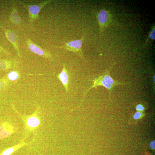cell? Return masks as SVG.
Masks as SVG:
<instances>
[{
    "mask_svg": "<svg viewBox=\"0 0 155 155\" xmlns=\"http://www.w3.org/2000/svg\"><path fill=\"white\" fill-rule=\"evenodd\" d=\"M52 1H53L51 0H45L34 5L28 4L22 2H19L24 7L27 9L30 22L32 23L38 18L39 14L41 9Z\"/></svg>",
    "mask_w": 155,
    "mask_h": 155,
    "instance_id": "2",
    "label": "cell"
},
{
    "mask_svg": "<svg viewBox=\"0 0 155 155\" xmlns=\"http://www.w3.org/2000/svg\"><path fill=\"white\" fill-rule=\"evenodd\" d=\"M27 125L30 127L34 128L37 126L39 124V119L36 117H32L29 118L27 120Z\"/></svg>",
    "mask_w": 155,
    "mask_h": 155,
    "instance_id": "11",
    "label": "cell"
},
{
    "mask_svg": "<svg viewBox=\"0 0 155 155\" xmlns=\"http://www.w3.org/2000/svg\"><path fill=\"white\" fill-rule=\"evenodd\" d=\"M84 34L80 39L72 40L65 43L61 46H54V47L62 48L66 50L74 53L82 59H84V55L82 50V47L85 38Z\"/></svg>",
    "mask_w": 155,
    "mask_h": 155,
    "instance_id": "3",
    "label": "cell"
},
{
    "mask_svg": "<svg viewBox=\"0 0 155 155\" xmlns=\"http://www.w3.org/2000/svg\"><path fill=\"white\" fill-rule=\"evenodd\" d=\"M18 74L15 71H11L8 75V77L10 80L14 81L16 80L18 78Z\"/></svg>",
    "mask_w": 155,
    "mask_h": 155,
    "instance_id": "13",
    "label": "cell"
},
{
    "mask_svg": "<svg viewBox=\"0 0 155 155\" xmlns=\"http://www.w3.org/2000/svg\"><path fill=\"white\" fill-rule=\"evenodd\" d=\"M145 114L142 112L137 111L133 116V119L135 120H138L142 119Z\"/></svg>",
    "mask_w": 155,
    "mask_h": 155,
    "instance_id": "14",
    "label": "cell"
},
{
    "mask_svg": "<svg viewBox=\"0 0 155 155\" xmlns=\"http://www.w3.org/2000/svg\"><path fill=\"white\" fill-rule=\"evenodd\" d=\"M26 43L29 49L32 52L47 60H52L51 54L48 50L41 48L29 38L27 39Z\"/></svg>",
    "mask_w": 155,
    "mask_h": 155,
    "instance_id": "4",
    "label": "cell"
},
{
    "mask_svg": "<svg viewBox=\"0 0 155 155\" xmlns=\"http://www.w3.org/2000/svg\"><path fill=\"white\" fill-rule=\"evenodd\" d=\"M142 152L144 155H153L152 153H151L149 151L145 150H143L142 151Z\"/></svg>",
    "mask_w": 155,
    "mask_h": 155,
    "instance_id": "18",
    "label": "cell"
},
{
    "mask_svg": "<svg viewBox=\"0 0 155 155\" xmlns=\"http://www.w3.org/2000/svg\"><path fill=\"white\" fill-rule=\"evenodd\" d=\"M97 18L100 26V34H101L109 21L110 14L108 11L105 9L101 10L98 13Z\"/></svg>",
    "mask_w": 155,
    "mask_h": 155,
    "instance_id": "5",
    "label": "cell"
},
{
    "mask_svg": "<svg viewBox=\"0 0 155 155\" xmlns=\"http://www.w3.org/2000/svg\"><path fill=\"white\" fill-rule=\"evenodd\" d=\"M4 86V83L2 81H0V90L2 89Z\"/></svg>",
    "mask_w": 155,
    "mask_h": 155,
    "instance_id": "20",
    "label": "cell"
},
{
    "mask_svg": "<svg viewBox=\"0 0 155 155\" xmlns=\"http://www.w3.org/2000/svg\"><path fill=\"white\" fill-rule=\"evenodd\" d=\"M10 64V63L9 61L0 59V69H6Z\"/></svg>",
    "mask_w": 155,
    "mask_h": 155,
    "instance_id": "12",
    "label": "cell"
},
{
    "mask_svg": "<svg viewBox=\"0 0 155 155\" xmlns=\"http://www.w3.org/2000/svg\"><path fill=\"white\" fill-rule=\"evenodd\" d=\"M155 141L154 140L151 141L150 144L149 146L150 148L153 150H155Z\"/></svg>",
    "mask_w": 155,
    "mask_h": 155,
    "instance_id": "17",
    "label": "cell"
},
{
    "mask_svg": "<svg viewBox=\"0 0 155 155\" xmlns=\"http://www.w3.org/2000/svg\"><path fill=\"white\" fill-rule=\"evenodd\" d=\"M154 82H155V75L154 76Z\"/></svg>",
    "mask_w": 155,
    "mask_h": 155,
    "instance_id": "21",
    "label": "cell"
},
{
    "mask_svg": "<svg viewBox=\"0 0 155 155\" xmlns=\"http://www.w3.org/2000/svg\"><path fill=\"white\" fill-rule=\"evenodd\" d=\"M24 145V144H20L9 148L4 150L0 154V155H10L14 151L17 150Z\"/></svg>",
    "mask_w": 155,
    "mask_h": 155,
    "instance_id": "10",
    "label": "cell"
},
{
    "mask_svg": "<svg viewBox=\"0 0 155 155\" xmlns=\"http://www.w3.org/2000/svg\"><path fill=\"white\" fill-rule=\"evenodd\" d=\"M0 51L3 52V53L7 54L8 55L9 54V53L7 52L6 50H5L3 48L1 47L0 45Z\"/></svg>",
    "mask_w": 155,
    "mask_h": 155,
    "instance_id": "19",
    "label": "cell"
},
{
    "mask_svg": "<svg viewBox=\"0 0 155 155\" xmlns=\"http://www.w3.org/2000/svg\"><path fill=\"white\" fill-rule=\"evenodd\" d=\"M4 31L7 39L13 45L18 55L20 56V53L19 49L18 38L16 34L9 30L4 29Z\"/></svg>",
    "mask_w": 155,
    "mask_h": 155,
    "instance_id": "6",
    "label": "cell"
},
{
    "mask_svg": "<svg viewBox=\"0 0 155 155\" xmlns=\"http://www.w3.org/2000/svg\"><path fill=\"white\" fill-rule=\"evenodd\" d=\"M155 28H154L150 34L149 38L152 40H155Z\"/></svg>",
    "mask_w": 155,
    "mask_h": 155,
    "instance_id": "16",
    "label": "cell"
},
{
    "mask_svg": "<svg viewBox=\"0 0 155 155\" xmlns=\"http://www.w3.org/2000/svg\"><path fill=\"white\" fill-rule=\"evenodd\" d=\"M12 126L7 123H4L0 126V140L5 138L13 133Z\"/></svg>",
    "mask_w": 155,
    "mask_h": 155,
    "instance_id": "8",
    "label": "cell"
},
{
    "mask_svg": "<svg viewBox=\"0 0 155 155\" xmlns=\"http://www.w3.org/2000/svg\"><path fill=\"white\" fill-rule=\"evenodd\" d=\"M135 109L137 111L142 112L145 110V108L143 105L141 104H138L136 105Z\"/></svg>",
    "mask_w": 155,
    "mask_h": 155,
    "instance_id": "15",
    "label": "cell"
},
{
    "mask_svg": "<svg viewBox=\"0 0 155 155\" xmlns=\"http://www.w3.org/2000/svg\"><path fill=\"white\" fill-rule=\"evenodd\" d=\"M57 77L65 88L66 92L67 93L69 91V76L64 64H63V68L62 71L57 75Z\"/></svg>",
    "mask_w": 155,
    "mask_h": 155,
    "instance_id": "7",
    "label": "cell"
},
{
    "mask_svg": "<svg viewBox=\"0 0 155 155\" xmlns=\"http://www.w3.org/2000/svg\"><path fill=\"white\" fill-rule=\"evenodd\" d=\"M18 13L17 7L13 6L12 8V11L9 16L11 22L17 25H20L21 23V20Z\"/></svg>",
    "mask_w": 155,
    "mask_h": 155,
    "instance_id": "9",
    "label": "cell"
},
{
    "mask_svg": "<svg viewBox=\"0 0 155 155\" xmlns=\"http://www.w3.org/2000/svg\"><path fill=\"white\" fill-rule=\"evenodd\" d=\"M92 81L93 82V85L84 92V98L90 89L93 88H96L98 86H104L108 90L109 94H110L112 89L115 86L118 84H124V83H120L114 80L110 75L108 70H107L102 75L95 78Z\"/></svg>",
    "mask_w": 155,
    "mask_h": 155,
    "instance_id": "1",
    "label": "cell"
}]
</instances>
